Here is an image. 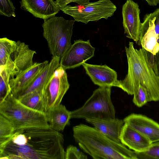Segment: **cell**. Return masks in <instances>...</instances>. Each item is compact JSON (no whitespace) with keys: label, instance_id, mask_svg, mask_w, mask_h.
I'll use <instances>...</instances> for the list:
<instances>
[{"label":"cell","instance_id":"cell-1","mask_svg":"<svg viewBox=\"0 0 159 159\" xmlns=\"http://www.w3.org/2000/svg\"><path fill=\"white\" fill-rule=\"evenodd\" d=\"M64 143L63 135L49 127L16 130L0 148V159H65Z\"/></svg>","mask_w":159,"mask_h":159},{"label":"cell","instance_id":"cell-2","mask_svg":"<svg viewBox=\"0 0 159 159\" xmlns=\"http://www.w3.org/2000/svg\"><path fill=\"white\" fill-rule=\"evenodd\" d=\"M125 50L128 72L124 79L119 80L117 87L129 95H133L140 84L147 90L149 102L159 101V75L151 62L149 52L143 48H135L132 42H129Z\"/></svg>","mask_w":159,"mask_h":159},{"label":"cell","instance_id":"cell-3","mask_svg":"<svg viewBox=\"0 0 159 159\" xmlns=\"http://www.w3.org/2000/svg\"><path fill=\"white\" fill-rule=\"evenodd\" d=\"M80 148L94 159H138L134 151L105 136L94 127L81 124L73 127Z\"/></svg>","mask_w":159,"mask_h":159},{"label":"cell","instance_id":"cell-4","mask_svg":"<svg viewBox=\"0 0 159 159\" xmlns=\"http://www.w3.org/2000/svg\"><path fill=\"white\" fill-rule=\"evenodd\" d=\"M0 114L12 123L16 130L49 127L46 114L25 106L11 93L0 103Z\"/></svg>","mask_w":159,"mask_h":159},{"label":"cell","instance_id":"cell-5","mask_svg":"<svg viewBox=\"0 0 159 159\" xmlns=\"http://www.w3.org/2000/svg\"><path fill=\"white\" fill-rule=\"evenodd\" d=\"M74 20H66L62 17H52L44 20L43 35L46 39L52 57L61 58L72 44Z\"/></svg>","mask_w":159,"mask_h":159},{"label":"cell","instance_id":"cell-6","mask_svg":"<svg viewBox=\"0 0 159 159\" xmlns=\"http://www.w3.org/2000/svg\"><path fill=\"white\" fill-rule=\"evenodd\" d=\"M111 87H99L80 108L70 111L71 118L114 119L116 111L111 98Z\"/></svg>","mask_w":159,"mask_h":159},{"label":"cell","instance_id":"cell-7","mask_svg":"<svg viewBox=\"0 0 159 159\" xmlns=\"http://www.w3.org/2000/svg\"><path fill=\"white\" fill-rule=\"evenodd\" d=\"M60 9L75 21L87 24L102 18L107 19L113 15L116 7L110 0H99L84 5H66Z\"/></svg>","mask_w":159,"mask_h":159},{"label":"cell","instance_id":"cell-8","mask_svg":"<svg viewBox=\"0 0 159 159\" xmlns=\"http://www.w3.org/2000/svg\"><path fill=\"white\" fill-rule=\"evenodd\" d=\"M70 87L66 70L59 66L42 89V96L46 113L59 105Z\"/></svg>","mask_w":159,"mask_h":159},{"label":"cell","instance_id":"cell-9","mask_svg":"<svg viewBox=\"0 0 159 159\" xmlns=\"http://www.w3.org/2000/svg\"><path fill=\"white\" fill-rule=\"evenodd\" d=\"M95 49L89 40H75L61 58L60 66L66 70L79 67L94 56Z\"/></svg>","mask_w":159,"mask_h":159},{"label":"cell","instance_id":"cell-10","mask_svg":"<svg viewBox=\"0 0 159 159\" xmlns=\"http://www.w3.org/2000/svg\"><path fill=\"white\" fill-rule=\"evenodd\" d=\"M123 25L126 37L138 44L142 23L139 5L132 0H127L122 8Z\"/></svg>","mask_w":159,"mask_h":159},{"label":"cell","instance_id":"cell-11","mask_svg":"<svg viewBox=\"0 0 159 159\" xmlns=\"http://www.w3.org/2000/svg\"><path fill=\"white\" fill-rule=\"evenodd\" d=\"M123 121L152 143L159 141V124L152 119L142 115L132 113L126 117Z\"/></svg>","mask_w":159,"mask_h":159},{"label":"cell","instance_id":"cell-12","mask_svg":"<svg viewBox=\"0 0 159 159\" xmlns=\"http://www.w3.org/2000/svg\"><path fill=\"white\" fill-rule=\"evenodd\" d=\"M86 73L96 85L99 87H117L119 80L116 72L106 65L82 64Z\"/></svg>","mask_w":159,"mask_h":159},{"label":"cell","instance_id":"cell-13","mask_svg":"<svg viewBox=\"0 0 159 159\" xmlns=\"http://www.w3.org/2000/svg\"><path fill=\"white\" fill-rule=\"evenodd\" d=\"M154 12L146 14L142 23L138 44L153 55H156L159 50V44L155 31Z\"/></svg>","mask_w":159,"mask_h":159},{"label":"cell","instance_id":"cell-14","mask_svg":"<svg viewBox=\"0 0 159 159\" xmlns=\"http://www.w3.org/2000/svg\"><path fill=\"white\" fill-rule=\"evenodd\" d=\"M21 7L44 20L55 16L60 10L53 0H21Z\"/></svg>","mask_w":159,"mask_h":159},{"label":"cell","instance_id":"cell-15","mask_svg":"<svg viewBox=\"0 0 159 159\" xmlns=\"http://www.w3.org/2000/svg\"><path fill=\"white\" fill-rule=\"evenodd\" d=\"M48 63L47 61L41 62H34L30 67L11 79L9 85L11 93L16 97Z\"/></svg>","mask_w":159,"mask_h":159},{"label":"cell","instance_id":"cell-16","mask_svg":"<svg viewBox=\"0 0 159 159\" xmlns=\"http://www.w3.org/2000/svg\"><path fill=\"white\" fill-rule=\"evenodd\" d=\"M61 58L52 57L51 60L39 73L18 95L19 98L25 95L37 90L42 89L53 75L56 69L60 66Z\"/></svg>","mask_w":159,"mask_h":159},{"label":"cell","instance_id":"cell-17","mask_svg":"<svg viewBox=\"0 0 159 159\" xmlns=\"http://www.w3.org/2000/svg\"><path fill=\"white\" fill-rule=\"evenodd\" d=\"M16 42V49L11 56L14 65L12 78L33 65V57L36 53L35 51L30 49L28 45L24 43L19 41Z\"/></svg>","mask_w":159,"mask_h":159},{"label":"cell","instance_id":"cell-18","mask_svg":"<svg viewBox=\"0 0 159 159\" xmlns=\"http://www.w3.org/2000/svg\"><path fill=\"white\" fill-rule=\"evenodd\" d=\"M121 143L135 152L147 150L152 143L140 133L125 123L120 136Z\"/></svg>","mask_w":159,"mask_h":159},{"label":"cell","instance_id":"cell-19","mask_svg":"<svg viewBox=\"0 0 159 159\" xmlns=\"http://www.w3.org/2000/svg\"><path fill=\"white\" fill-rule=\"evenodd\" d=\"M85 120L108 138L116 142L121 143L120 136L125 124L123 120L115 118L107 120L90 119Z\"/></svg>","mask_w":159,"mask_h":159},{"label":"cell","instance_id":"cell-20","mask_svg":"<svg viewBox=\"0 0 159 159\" xmlns=\"http://www.w3.org/2000/svg\"><path fill=\"white\" fill-rule=\"evenodd\" d=\"M46 114L49 127L55 131H63L70 124V111L64 105L60 104L48 111Z\"/></svg>","mask_w":159,"mask_h":159},{"label":"cell","instance_id":"cell-21","mask_svg":"<svg viewBox=\"0 0 159 159\" xmlns=\"http://www.w3.org/2000/svg\"><path fill=\"white\" fill-rule=\"evenodd\" d=\"M17 42L6 37L0 39V67H3L10 73L14 70L11 56L15 50Z\"/></svg>","mask_w":159,"mask_h":159},{"label":"cell","instance_id":"cell-22","mask_svg":"<svg viewBox=\"0 0 159 159\" xmlns=\"http://www.w3.org/2000/svg\"><path fill=\"white\" fill-rule=\"evenodd\" d=\"M42 89L35 90L17 99L21 103L27 107L46 114V111L43 101Z\"/></svg>","mask_w":159,"mask_h":159},{"label":"cell","instance_id":"cell-23","mask_svg":"<svg viewBox=\"0 0 159 159\" xmlns=\"http://www.w3.org/2000/svg\"><path fill=\"white\" fill-rule=\"evenodd\" d=\"M16 130L12 123L0 114V148L11 138Z\"/></svg>","mask_w":159,"mask_h":159},{"label":"cell","instance_id":"cell-24","mask_svg":"<svg viewBox=\"0 0 159 159\" xmlns=\"http://www.w3.org/2000/svg\"><path fill=\"white\" fill-rule=\"evenodd\" d=\"M0 103L3 102L11 93L9 85L10 78L3 67H0Z\"/></svg>","mask_w":159,"mask_h":159},{"label":"cell","instance_id":"cell-25","mask_svg":"<svg viewBox=\"0 0 159 159\" xmlns=\"http://www.w3.org/2000/svg\"><path fill=\"white\" fill-rule=\"evenodd\" d=\"M138 159H159V141L152 143L146 150L135 152Z\"/></svg>","mask_w":159,"mask_h":159},{"label":"cell","instance_id":"cell-26","mask_svg":"<svg viewBox=\"0 0 159 159\" xmlns=\"http://www.w3.org/2000/svg\"><path fill=\"white\" fill-rule=\"evenodd\" d=\"M133 102L139 107H141L149 102L148 92L146 88L140 84H139L137 90L134 94Z\"/></svg>","mask_w":159,"mask_h":159},{"label":"cell","instance_id":"cell-27","mask_svg":"<svg viewBox=\"0 0 159 159\" xmlns=\"http://www.w3.org/2000/svg\"><path fill=\"white\" fill-rule=\"evenodd\" d=\"M15 8L10 0H0V14L8 17L16 16Z\"/></svg>","mask_w":159,"mask_h":159},{"label":"cell","instance_id":"cell-28","mask_svg":"<svg viewBox=\"0 0 159 159\" xmlns=\"http://www.w3.org/2000/svg\"><path fill=\"white\" fill-rule=\"evenodd\" d=\"M87 155L80 151L76 147L69 145L67 148L65 153V159H87Z\"/></svg>","mask_w":159,"mask_h":159},{"label":"cell","instance_id":"cell-29","mask_svg":"<svg viewBox=\"0 0 159 159\" xmlns=\"http://www.w3.org/2000/svg\"><path fill=\"white\" fill-rule=\"evenodd\" d=\"M90 0H56V4L60 9L65 7L70 3H76L79 5H84L89 3Z\"/></svg>","mask_w":159,"mask_h":159},{"label":"cell","instance_id":"cell-30","mask_svg":"<svg viewBox=\"0 0 159 159\" xmlns=\"http://www.w3.org/2000/svg\"><path fill=\"white\" fill-rule=\"evenodd\" d=\"M159 44V40L158 41ZM150 59L154 71L159 75V50L156 55H153L149 52Z\"/></svg>","mask_w":159,"mask_h":159},{"label":"cell","instance_id":"cell-31","mask_svg":"<svg viewBox=\"0 0 159 159\" xmlns=\"http://www.w3.org/2000/svg\"></svg>","mask_w":159,"mask_h":159}]
</instances>
